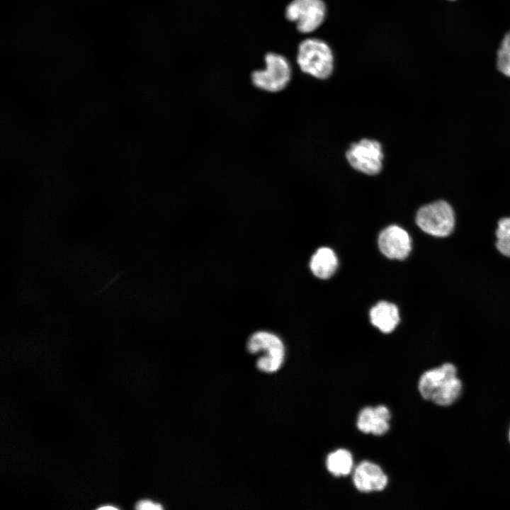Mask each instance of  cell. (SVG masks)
Returning a JSON list of instances; mask_svg holds the SVG:
<instances>
[{"label":"cell","instance_id":"6da1fadb","mask_svg":"<svg viewBox=\"0 0 510 510\" xmlns=\"http://www.w3.org/2000/svg\"><path fill=\"white\" fill-rule=\"evenodd\" d=\"M419 391L423 398L440 406L455 402L462 390V383L457 378L456 368L446 363L440 367L426 371L419 381Z\"/></svg>","mask_w":510,"mask_h":510},{"label":"cell","instance_id":"7a4b0ae2","mask_svg":"<svg viewBox=\"0 0 510 510\" xmlns=\"http://www.w3.org/2000/svg\"><path fill=\"white\" fill-rule=\"evenodd\" d=\"M264 67L250 74L251 84L258 90L275 94L283 91L289 84L292 69L283 55L268 51L264 55Z\"/></svg>","mask_w":510,"mask_h":510},{"label":"cell","instance_id":"3957f363","mask_svg":"<svg viewBox=\"0 0 510 510\" xmlns=\"http://www.w3.org/2000/svg\"><path fill=\"white\" fill-rule=\"evenodd\" d=\"M296 61L302 72L319 79L329 78L334 69L332 50L319 39L302 40L298 45Z\"/></svg>","mask_w":510,"mask_h":510},{"label":"cell","instance_id":"277c9868","mask_svg":"<svg viewBox=\"0 0 510 510\" xmlns=\"http://www.w3.org/2000/svg\"><path fill=\"white\" fill-rule=\"evenodd\" d=\"M383 146L376 139L362 137L350 144L345 152V158L354 171L368 176L380 174L385 160Z\"/></svg>","mask_w":510,"mask_h":510},{"label":"cell","instance_id":"5b68a950","mask_svg":"<svg viewBox=\"0 0 510 510\" xmlns=\"http://www.w3.org/2000/svg\"><path fill=\"white\" fill-rule=\"evenodd\" d=\"M246 348L252 354L261 353L256 361V367L262 372L274 373L283 363L285 346L274 333L264 330L254 332L247 341Z\"/></svg>","mask_w":510,"mask_h":510},{"label":"cell","instance_id":"8992f818","mask_svg":"<svg viewBox=\"0 0 510 510\" xmlns=\"http://www.w3.org/2000/svg\"><path fill=\"white\" fill-rule=\"evenodd\" d=\"M415 222L425 233L438 237L448 236L455 225L452 207L445 200H437L421 206L416 213Z\"/></svg>","mask_w":510,"mask_h":510},{"label":"cell","instance_id":"52a82bcc","mask_svg":"<svg viewBox=\"0 0 510 510\" xmlns=\"http://www.w3.org/2000/svg\"><path fill=\"white\" fill-rule=\"evenodd\" d=\"M326 6L322 0H292L285 7V17L295 23L298 30L309 33L322 23Z\"/></svg>","mask_w":510,"mask_h":510},{"label":"cell","instance_id":"ba28073f","mask_svg":"<svg viewBox=\"0 0 510 510\" xmlns=\"http://www.w3.org/2000/svg\"><path fill=\"white\" fill-rule=\"evenodd\" d=\"M378 245L381 253L390 259L402 260L412 251V239L408 232L397 225H390L380 232Z\"/></svg>","mask_w":510,"mask_h":510},{"label":"cell","instance_id":"9c48e42d","mask_svg":"<svg viewBox=\"0 0 510 510\" xmlns=\"http://www.w3.org/2000/svg\"><path fill=\"white\" fill-rule=\"evenodd\" d=\"M353 482L359 492L368 493L383 490L388 483V478L380 466L363 461L355 468Z\"/></svg>","mask_w":510,"mask_h":510},{"label":"cell","instance_id":"30bf717a","mask_svg":"<svg viewBox=\"0 0 510 510\" xmlns=\"http://www.w3.org/2000/svg\"><path fill=\"white\" fill-rule=\"evenodd\" d=\"M390 412L385 406L367 407L358 416L357 428L364 434L382 436L390 429Z\"/></svg>","mask_w":510,"mask_h":510},{"label":"cell","instance_id":"8fae6325","mask_svg":"<svg viewBox=\"0 0 510 510\" xmlns=\"http://www.w3.org/2000/svg\"><path fill=\"white\" fill-rule=\"evenodd\" d=\"M371 324L382 333L392 332L398 325L400 319L398 307L387 301H380L370 310Z\"/></svg>","mask_w":510,"mask_h":510},{"label":"cell","instance_id":"7c38bea8","mask_svg":"<svg viewBox=\"0 0 510 510\" xmlns=\"http://www.w3.org/2000/svg\"><path fill=\"white\" fill-rule=\"evenodd\" d=\"M309 266L317 278L327 279L335 273L338 267V258L331 248L322 246L312 254Z\"/></svg>","mask_w":510,"mask_h":510},{"label":"cell","instance_id":"4fadbf2b","mask_svg":"<svg viewBox=\"0 0 510 510\" xmlns=\"http://www.w3.org/2000/svg\"><path fill=\"white\" fill-rule=\"evenodd\" d=\"M353 459L346 449H338L329 453L326 459L327 470L336 477L347 476L353 470Z\"/></svg>","mask_w":510,"mask_h":510},{"label":"cell","instance_id":"5bb4252c","mask_svg":"<svg viewBox=\"0 0 510 510\" xmlns=\"http://www.w3.org/2000/svg\"><path fill=\"white\" fill-rule=\"evenodd\" d=\"M496 246L503 255L510 257V217L501 219L496 230Z\"/></svg>","mask_w":510,"mask_h":510},{"label":"cell","instance_id":"9a60e30c","mask_svg":"<svg viewBox=\"0 0 510 510\" xmlns=\"http://www.w3.org/2000/svg\"><path fill=\"white\" fill-rule=\"evenodd\" d=\"M497 65L499 72L510 76V32L504 36L497 52Z\"/></svg>","mask_w":510,"mask_h":510},{"label":"cell","instance_id":"2e32d148","mask_svg":"<svg viewBox=\"0 0 510 510\" xmlns=\"http://www.w3.org/2000/svg\"><path fill=\"white\" fill-rule=\"evenodd\" d=\"M137 510H162L163 507L159 503H155L149 499H141L135 506Z\"/></svg>","mask_w":510,"mask_h":510},{"label":"cell","instance_id":"e0dca14e","mask_svg":"<svg viewBox=\"0 0 510 510\" xmlns=\"http://www.w3.org/2000/svg\"><path fill=\"white\" fill-rule=\"evenodd\" d=\"M97 509H98V510H106V509L116 510V509H118V507L113 506L111 504H108V505L106 504V505L98 507Z\"/></svg>","mask_w":510,"mask_h":510},{"label":"cell","instance_id":"ac0fdd59","mask_svg":"<svg viewBox=\"0 0 510 510\" xmlns=\"http://www.w3.org/2000/svg\"><path fill=\"white\" fill-rule=\"evenodd\" d=\"M509 441H510V430H509Z\"/></svg>","mask_w":510,"mask_h":510}]
</instances>
